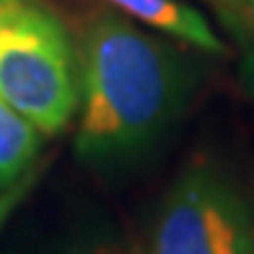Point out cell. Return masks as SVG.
<instances>
[{
	"label": "cell",
	"instance_id": "obj_7",
	"mask_svg": "<svg viewBox=\"0 0 254 254\" xmlns=\"http://www.w3.org/2000/svg\"><path fill=\"white\" fill-rule=\"evenodd\" d=\"M73 254H148L140 244L135 241H122V239H109V241H96Z\"/></svg>",
	"mask_w": 254,
	"mask_h": 254
},
{
	"label": "cell",
	"instance_id": "obj_2",
	"mask_svg": "<svg viewBox=\"0 0 254 254\" xmlns=\"http://www.w3.org/2000/svg\"><path fill=\"white\" fill-rule=\"evenodd\" d=\"M0 99L42 135L65 130L78 109V57L70 34L42 0L0 5Z\"/></svg>",
	"mask_w": 254,
	"mask_h": 254
},
{
	"label": "cell",
	"instance_id": "obj_3",
	"mask_svg": "<svg viewBox=\"0 0 254 254\" xmlns=\"http://www.w3.org/2000/svg\"><path fill=\"white\" fill-rule=\"evenodd\" d=\"M148 254H254V197L218 166H190L161 202Z\"/></svg>",
	"mask_w": 254,
	"mask_h": 254
},
{
	"label": "cell",
	"instance_id": "obj_6",
	"mask_svg": "<svg viewBox=\"0 0 254 254\" xmlns=\"http://www.w3.org/2000/svg\"><path fill=\"white\" fill-rule=\"evenodd\" d=\"M221 16L223 26L234 34L241 44V52L249 50L252 44V29H249V16H247V0H207Z\"/></svg>",
	"mask_w": 254,
	"mask_h": 254
},
{
	"label": "cell",
	"instance_id": "obj_4",
	"mask_svg": "<svg viewBox=\"0 0 254 254\" xmlns=\"http://www.w3.org/2000/svg\"><path fill=\"white\" fill-rule=\"evenodd\" d=\"M122 16L135 18L156 31H164L179 42L192 44L207 55H223L226 44L218 31L194 5L182 0H107Z\"/></svg>",
	"mask_w": 254,
	"mask_h": 254
},
{
	"label": "cell",
	"instance_id": "obj_9",
	"mask_svg": "<svg viewBox=\"0 0 254 254\" xmlns=\"http://www.w3.org/2000/svg\"><path fill=\"white\" fill-rule=\"evenodd\" d=\"M3 3H8V0H0V5H3Z\"/></svg>",
	"mask_w": 254,
	"mask_h": 254
},
{
	"label": "cell",
	"instance_id": "obj_8",
	"mask_svg": "<svg viewBox=\"0 0 254 254\" xmlns=\"http://www.w3.org/2000/svg\"><path fill=\"white\" fill-rule=\"evenodd\" d=\"M247 16H249V29H252V44L244 52V73L254 88V0H247Z\"/></svg>",
	"mask_w": 254,
	"mask_h": 254
},
{
	"label": "cell",
	"instance_id": "obj_5",
	"mask_svg": "<svg viewBox=\"0 0 254 254\" xmlns=\"http://www.w3.org/2000/svg\"><path fill=\"white\" fill-rule=\"evenodd\" d=\"M42 132L0 99V190L16 182L39 153Z\"/></svg>",
	"mask_w": 254,
	"mask_h": 254
},
{
	"label": "cell",
	"instance_id": "obj_1",
	"mask_svg": "<svg viewBox=\"0 0 254 254\" xmlns=\"http://www.w3.org/2000/svg\"><path fill=\"white\" fill-rule=\"evenodd\" d=\"M184 88L169 44L122 13H94L78 55V156L101 164L140 153L177 114Z\"/></svg>",
	"mask_w": 254,
	"mask_h": 254
}]
</instances>
